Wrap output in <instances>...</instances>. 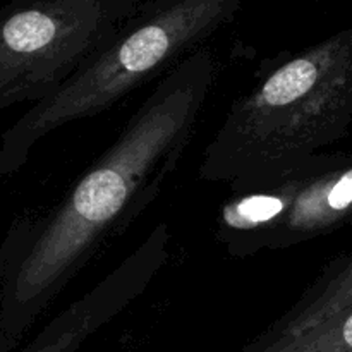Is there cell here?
<instances>
[{
  "label": "cell",
  "mask_w": 352,
  "mask_h": 352,
  "mask_svg": "<svg viewBox=\"0 0 352 352\" xmlns=\"http://www.w3.org/2000/svg\"><path fill=\"white\" fill-rule=\"evenodd\" d=\"M352 208V165L311 157L248 191L232 192L217 215V241L236 258L308 243Z\"/></svg>",
  "instance_id": "5b68a950"
},
{
  "label": "cell",
  "mask_w": 352,
  "mask_h": 352,
  "mask_svg": "<svg viewBox=\"0 0 352 352\" xmlns=\"http://www.w3.org/2000/svg\"><path fill=\"white\" fill-rule=\"evenodd\" d=\"M217 58L195 52L158 79L113 143L0 244V352H12L82 268L160 196L192 141Z\"/></svg>",
  "instance_id": "6da1fadb"
},
{
  "label": "cell",
  "mask_w": 352,
  "mask_h": 352,
  "mask_svg": "<svg viewBox=\"0 0 352 352\" xmlns=\"http://www.w3.org/2000/svg\"><path fill=\"white\" fill-rule=\"evenodd\" d=\"M351 88L346 38L289 55L232 103L203 151L198 177L241 192L292 170L339 136Z\"/></svg>",
  "instance_id": "7a4b0ae2"
},
{
  "label": "cell",
  "mask_w": 352,
  "mask_h": 352,
  "mask_svg": "<svg viewBox=\"0 0 352 352\" xmlns=\"http://www.w3.org/2000/svg\"><path fill=\"white\" fill-rule=\"evenodd\" d=\"M340 315H342V318L346 316L344 323H346V330L349 332V336L352 337V309H346V311H342Z\"/></svg>",
  "instance_id": "8992f818"
},
{
  "label": "cell",
  "mask_w": 352,
  "mask_h": 352,
  "mask_svg": "<svg viewBox=\"0 0 352 352\" xmlns=\"http://www.w3.org/2000/svg\"><path fill=\"white\" fill-rule=\"evenodd\" d=\"M21 352H31L30 349H28V347H24V349L23 351H21Z\"/></svg>",
  "instance_id": "52a82bcc"
},
{
  "label": "cell",
  "mask_w": 352,
  "mask_h": 352,
  "mask_svg": "<svg viewBox=\"0 0 352 352\" xmlns=\"http://www.w3.org/2000/svg\"><path fill=\"white\" fill-rule=\"evenodd\" d=\"M241 7V0H144L105 47L0 136V177L21 170L47 134L98 116L140 86L164 78L205 48Z\"/></svg>",
  "instance_id": "3957f363"
},
{
  "label": "cell",
  "mask_w": 352,
  "mask_h": 352,
  "mask_svg": "<svg viewBox=\"0 0 352 352\" xmlns=\"http://www.w3.org/2000/svg\"><path fill=\"white\" fill-rule=\"evenodd\" d=\"M144 0H16L0 7V110L43 102Z\"/></svg>",
  "instance_id": "277c9868"
}]
</instances>
